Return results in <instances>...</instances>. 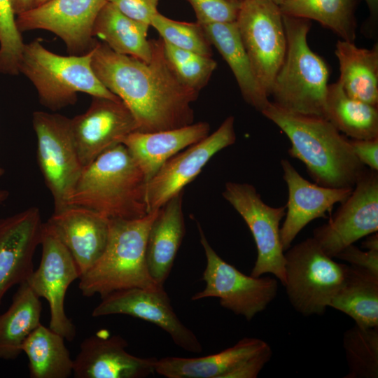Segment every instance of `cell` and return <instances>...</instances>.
Wrapping results in <instances>:
<instances>
[{"label": "cell", "instance_id": "cell-14", "mask_svg": "<svg viewBox=\"0 0 378 378\" xmlns=\"http://www.w3.org/2000/svg\"><path fill=\"white\" fill-rule=\"evenodd\" d=\"M236 139L234 118L230 115L212 134L169 159L147 182L148 213L159 209L172 197L183 192L211 158L234 144Z\"/></svg>", "mask_w": 378, "mask_h": 378}, {"label": "cell", "instance_id": "cell-36", "mask_svg": "<svg viewBox=\"0 0 378 378\" xmlns=\"http://www.w3.org/2000/svg\"><path fill=\"white\" fill-rule=\"evenodd\" d=\"M24 43L11 0H0V73L17 76Z\"/></svg>", "mask_w": 378, "mask_h": 378}, {"label": "cell", "instance_id": "cell-29", "mask_svg": "<svg viewBox=\"0 0 378 378\" xmlns=\"http://www.w3.org/2000/svg\"><path fill=\"white\" fill-rule=\"evenodd\" d=\"M42 304L27 281L19 284L11 304L0 314V359L14 360L40 324Z\"/></svg>", "mask_w": 378, "mask_h": 378}, {"label": "cell", "instance_id": "cell-44", "mask_svg": "<svg viewBox=\"0 0 378 378\" xmlns=\"http://www.w3.org/2000/svg\"><path fill=\"white\" fill-rule=\"evenodd\" d=\"M9 195L10 193L7 190L0 189V204L6 200Z\"/></svg>", "mask_w": 378, "mask_h": 378}, {"label": "cell", "instance_id": "cell-27", "mask_svg": "<svg viewBox=\"0 0 378 378\" xmlns=\"http://www.w3.org/2000/svg\"><path fill=\"white\" fill-rule=\"evenodd\" d=\"M149 26L134 20L106 1L92 27V36L101 39L113 52L148 62L152 57Z\"/></svg>", "mask_w": 378, "mask_h": 378}, {"label": "cell", "instance_id": "cell-42", "mask_svg": "<svg viewBox=\"0 0 378 378\" xmlns=\"http://www.w3.org/2000/svg\"><path fill=\"white\" fill-rule=\"evenodd\" d=\"M366 239L362 242V247L370 250H378L377 232L366 236Z\"/></svg>", "mask_w": 378, "mask_h": 378}, {"label": "cell", "instance_id": "cell-7", "mask_svg": "<svg viewBox=\"0 0 378 378\" xmlns=\"http://www.w3.org/2000/svg\"><path fill=\"white\" fill-rule=\"evenodd\" d=\"M284 256L290 303L303 316L323 315L343 284L346 265L325 253L313 237L290 246Z\"/></svg>", "mask_w": 378, "mask_h": 378}, {"label": "cell", "instance_id": "cell-11", "mask_svg": "<svg viewBox=\"0 0 378 378\" xmlns=\"http://www.w3.org/2000/svg\"><path fill=\"white\" fill-rule=\"evenodd\" d=\"M241 216L254 239L257 258L251 275L258 277L270 273L283 286L286 282L285 256L280 239V222L286 206L267 204L255 188L247 183L228 181L222 193Z\"/></svg>", "mask_w": 378, "mask_h": 378}, {"label": "cell", "instance_id": "cell-34", "mask_svg": "<svg viewBox=\"0 0 378 378\" xmlns=\"http://www.w3.org/2000/svg\"><path fill=\"white\" fill-rule=\"evenodd\" d=\"M150 26L165 43L203 56H212L211 45L197 22L176 21L158 12L152 18Z\"/></svg>", "mask_w": 378, "mask_h": 378}, {"label": "cell", "instance_id": "cell-9", "mask_svg": "<svg viewBox=\"0 0 378 378\" xmlns=\"http://www.w3.org/2000/svg\"><path fill=\"white\" fill-rule=\"evenodd\" d=\"M197 227L206 261L202 274L205 287L193 295L191 300L217 298L223 308L244 316L247 321L252 320L276 298L277 280L271 276L254 277L241 272L217 254L199 223Z\"/></svg>", "mask_w": 378, "mask_h": 378}, {"label": "cell", "instance_id": "cell-28", "mask_svg": "<svg viewBox=\"0 0 378 378\" xmlns=\"http://www.w3.org/2000/svg\"><path fill=\"white\" fill-rule=\"evenodd\" d=\"M365 328L378 327V274L346 265L342 285L329 306Z\"/></svg>", "mask_w": 378, "mask_h": 378}, {"label": "cell", "instance_id": "cell-1", "mask_svg": "<svg viewBox=\"0 0 378 378\" xmlns=\"http://www.w3.org/2000/svg\"><path fill=\"white\" fill-rule=\"evenodd\" d=\"M152 57L144 62L111 50L97 40L92 67L100 82L130 109L137 131L153 132L194 122L192 104L200 92L183 84L172 69L162 38L150 40Z\"/></svg>", "mask_w": 378, "mask_h": 378}, {"label": "cell", "instance_id": "cell-13", "mask_svg": "<svg viewBox=\"0 0 378 378\" xmlns=\"http://www.w3.org/2000/svg\"><path fill=\"white\" fill-rule=\"evenodd\" d=\"M272 355L264 340L244 337L214 354L158 359L155 372L167 378H256Z\"/></svg>", "mask_w": 378, "mask_h": 378}, {"label": "cell", "instance_id": "cell-38", "mask_svg": "<svg viewBox=\"0 0 378 378\" xmlns=\"http://www.w3.org/2000/svg\"><path fill=\"white\" fill-rule=\"evenodd\" d=\"M129 18L150 26L159 0H106Z\"/></svg>", "mask_w": 378, "mask_h": 378}, {"label": "cell", "instance_id": "cell-15", "mask_svg": "<svg viewBox=\"0 0 378 378\" xmlns=\"http://www.w3.org/2000/svg\"><path fill=\"white\" fill-rule=\"evenodd\" d=\"M39 266L34 270L27 284L40 298H45L50 312V328L66 340L76 335V326L66 314L64 300L70 284L80 277L77 265L67 248L43 223Z\"/></svg>", "mask_w": 378, "mask_h": 378}, {"label": "cell", "instance_id": "cell-16", "mask_svg": "<svg viewBox=\"0 0 378 378\" xmlns=\"http://www.w3.org/2000/svg\"><path fill=\"white\" fill-rule=\"evenodd\" d=\"M106 0H50L16 18L19 31L43 29L59 38L71 55L90 52L97 39L92 36L95 19Z\"/></svg>", "mask_w": 378, "mask_h": 378}, {"label": "cell", "instance_id": "cell-30", "mask_svg": "<svg viewBox=\"0 0 378 378\" xmlns=\"http://www.w3.org/2000/svg\"><path fill=\"white\" fill-rule=\"evenodd\" d=\"M323 117L352 139L378 137V108L349 96L339 81L328 85Z\"/></svg>", "mask_w": 378, "mask_h": 378}, {"label": "cell", "instance_id": "cell-43", "mask_svg": "<svg viewBox=\"0 0 378 378\" xmlns=\"http://www.w3.org/2000/svg\"><path fill=\"white\" fill-rule=\"evenodd\" d=\"M369 10L370 12L371 16L375 18L377 15L378 11V0H365Z\"/></svg>", "mask_w": 378, "mask_h": 378}, {"label": "cell", "instance_id": "cell-40", "mask_svg": "<svg viewBox=\"0 0 378 378\" xmlns=\"http://www.w3.org/2000/svg\"><path fill=\"white\" fill-rule=\"evenodd\" d=\"M353 151L366 167L378 171V137L371 139H349Z\"/></svg>", "mask_w": 378, "mask_h": 378}, {"label": "cell", "instance_id": "cell-18", "mask_svg": "<svg viewBox=\"0 0 378 378\" xmlns=\"http://www.w3.org/2000/svg\"><path fill=\"white\" fill-rule=\"evenodd\" d=\"M78 158L85 167L108 148L136 132V121L121 100L92 97L85 112L70 118Z\"/></svg>", "mask_w": 378, "mask_h": 378}, {"label": "cell", "instance_id": "cell-48", "mask_svg": "<svg viewBox=\"0 0 378 378\" xmlns=\"http://www.w3.org/2000/svg\"><path fill=\"white\" fill-rule=\"evenodd\" d=\"M230 1L235 2V3H239L241 0H230Z\"/></svg>", "mask_w": 378, "mask_h": 378}, {"label": "cell", "instance_id": "cell-21", "mask_svg": "<svg viewBox=\"0 0 378 378\" xmlns=\"http://www.w3.org/2000/svg\"><path fill=\"white\" fill-rule=\"evenodd\" d=\"M281 166L288 191L285 220L280 227L281 243L285 251L307 225L316 218H326V214L335 204L344 202L353 188H332L311 183L287 159L281 160Z\"/></svg>", "mask_w": 378, "mask_h": 378}, {"label": "cell", "instance_id": "cell-25", "mask_svg": "<svg viewBox=\"0 0 378 378\" xmlns=\"http://www.w3.org/2000/svg\"><path fill=\"white\" fill-rule=\"evenodd\" d=\"M201 26L211 45L230 66L244 101L261 113L270 101L255 75L236 22Z\"/></svg>", "mask_w": 378, "mask_h": 378}, {"label": "cell", "instance_id": "cell-23", "mask_svg": "<svg viewBox=\"0 0 378 378\" xmlns=\"http://www.w3.org/2000/svg\"><path fill=\"white\" fill-rule=\"evenodd\" d=\"M206 122L153 132H134L122 141L148 181L172 156L209 134Z\"/></svg>", "mask_w": 378, "mask_h": 378}, {"label": "cell", "instance_id": "cell-5", "mask_svg": "<svg viewBox=\"0 0 378 378\" xmlns=\"http://www.w3.org/2000/svg\"><path fill=\"white\" fill-rule=\"evenodd\" d=\"M283 21L286 51L270 96L288 111L323 117L329 69L308 45L310 20L283 15Z\"/></svg>", "mask_w": 378, "mask_h": 378}, {"label": "cell", "instance_id": "cell-20", "mask_svg": "<svg viewBox=\"0 0 378 378\" xmlns=\"http://www.w3.org/2000/svg\"><path fill=\"white\" fill-rule=\"evenodd\" d=\"M127 341L102 330L86 337L74 359L76 378H144L155 372V357L141 358L126 351Z\"/></svg>", "mask_w": 378, "mask_h": 378}, {"label": "cell", "instance_id": "cell-22", "mask_svg": "<svg viewBox=\"0 0 378 378\" xmlns=\"http://www.w3.org/2000/svg\"><path fill=\"white\" fill-rule=\"evenodd\" d=\"M109 221L91 209L69 206L53 212L46 223L72 255L80 276L103 253L108 237Z\"/></svg>", "mask_w": 378, "mask_h": 378}, {"label": "cell", "instance_id": "cell-45", "mask_svg": "<svg viewBox=\"0 0 378 378\" xmlns=\"http://www.w3.org/2000/svg\"><path fill=\"white\" fill-rule=\"evenodd\" d=\"M48 1L50 0H34V7L42 5Z\"/></svg>", "mask_w": 378, "mask_h": 378}, {"label": "cell", "instance_id": "cell-31", "mask_svg": "<svg viewBox=\"0 0 378 378\" xmlns=\"http://www.w3.org/2000/svg\"><path fill=\"white\" fill-rule=\"evenodd\" d=\"M65 339L40 324L22 346L29 360L31 378H67L73 374L74 360Z\"/></svg>", "mask_w": 378, "mask_h": 378}, {"label": "cell", "instance_id": "cell-47", "mask_svg": "<svg viewBox=\"0 0 378 378\" xmlns=\"http://www.w3.org/2000/svg\"><path fill=\"white\" fill-rule=\"evenodd\" d=\"M272 1L276 3V4L279 5L284 0H272Z\"/></svg>", "mask_w": 378, "mask_h": 378}, {"label": "cell", "instance_id": "cell-41", "mask_svg": "<svg viewBox=\"0 0 378 378\" xmlns=\"http://www.w3.org/2000/svg\"><path fill=\"white\" fill-rule=\"evenodd\" d=\"M15 15L24 13L34 7V0H11Z\"/></svg>", "mask_w": 378, "mask_h": 378}, {"label": "cell", "instance_id": "cell-24", "mask_svg": "<svg viewBox=\"0 0 378 378\" xmlns=\"http://www.w3.org/2000/svg\"><path fill=\"white\" fill-rule=\"evenodd\" d=\"M183 196V191L158 209L148 231L147 266L150 276L160 286H163L171 272L185 234Z\"/></svg>", "mask_w": 378, "mask_h": 378}, {"label": "cell", "instance_id": "cell-4", "mask_svg": "<svg viewBox=\"0 0 378 378\" xmlns=\"http://www.w3.org/2000/svg\"><path fill=\"white\" fill-rule=\"evenodd\" d=\"M158 209L136 219H110L106 248L97 262L79 277L83 295L102 298L131 288L159 286L150 276L146 258L147 237Z\"/></svg>", "mask_w": 378, "mask_h": 378}, {"label": "cell", "instance_id": "cell-26", "mask_svg": "<svg viewBox=\"0 0 378 378\" xmlns=\"http://www.w3.org/2000/svg\"><path fill=\"white\" fill-rule=\"evenodd\" d=\"M335 55L340 64L338 80L346 93L369 104L378 105V45L357 47L353 41L339 40Z\"/></svg>", "mask_w": 378, "mask_h": 378}, {"label": "cell", "instance_id": "cell-33", "mask_svg": "<svg viewBox=\"0 0 378 378\" xmlns=\"http://www.w3.org/2000/svg\"><path fill=\"white\" fill-rule=\"evenodd\" d=\"M343 346L349 369L345 378L378 377V327L355 324L344 332Z\"/></svg>", "mask_w": 378, "mask_h": 378}, {"label": "cell", "instance_id": "cell-17", "mask_svg": "<svg viewBox=\"0 0 378 378\" xmlns=\"http://www.w3.org/2000/svg\"><path fill=\"white\" fill-rule=\"evenodd\" d=\"M101 299V302L92 312L93 317L111 314L136 317L164 330L183 349L192 353L202 351V346L196 335L176 316L163 286L120 290Z\"/></svg>", "mask_w": 378, "mask_h": 378}, {"label": "cell", "instance_id": "cell-39", "mask_svg": "<svg viewBox=\"0 0 378 378\" xmlns=\"http://www.w3.org/2000/svg\"><path fill=\"white\" fill-rule=\"evenodd\" d=\"M335 258L355 267L363 268L378 274V250L362 251L351 244L342 249Z\"/></svg>", "mask_w": 378, "mask_h": 378}, {"label": "cell", "instance_id": "cell-10", "mask_svg": "<svg viewBox=\"0 0 378 378\" xmlns=\"http://www.w3.org/2000/svg\"><path fill=\"white\" fill-rule=\"evenodd\" d=\"M236 24L255 75L270 97L286 51L283 15L272 0H241Z\"/></svg>", "mask_w": 378, "mask_h": 378}, {"label": "cell", "instance_id": "cell-12", "mask_svg": "<svg viewBox=\"0 0 378 378\" xmlns=\"http://www.w3.org/2000/svg\"><path fill=\"white\" fill-rule=\"evenodd\" d=\"M378 231V171L367 167L349 196L313 238L334 258L345 247Z\"/></svg>", "mask_w": 378, "mask_h": 378}, {"label": "cell", "instance_id": "cell-32", "mask_svg": "<svg viewBox=\"0 0 378 378\" xmlns=\"http://www.w3.org/2000/svg\"><path fill=\"white\" fill-rule=\"evenodd\" d=\"M279 7L283 15L316 20L342 40L354 42V0H284Z\"/></svg>", "mask_w": 378, "mask_h": 378}, {"label": "cell", "instance_id": "cell-46", "mask_svg": "<svg viewBox=\"0 0 378 378\" xmlns=\"http://www.w3.org/2000/svg\"><path fill=\"white\" fill-rule=\"evenodd\" d=\"M5 170L4 168L0 165V178L4 174Z\"/></svg>", "mask_w": 378, "mask_h": 378}, {"label": "cell", "instance_id": "cell-3", "mask_svg": "<svg viewBox=\"0 0 378 378\" xmlns=\"http://www.w3.org/2000/svg\"><path fill=\"white\" fill-rule=\"evenodd\" d=\"M147 180L123 144H118L84 167L69 199L109 219H136L148 213Z\"/></svg>", "mask_w": 378, "mask_h": 378}, {"label": "cell", "instance_id": "cell-6", "mask_svg": "<svg viewBox=\"0 0 378 378\" xmlns=\"http://www.w3.org/2000/svg\"><path fill=\"white\" fill-rule=\"evenodd\" d=\"M92 54L91 50L83 55H57L34 39L24 43L19 73L31 82L41 104L52 111L75 104L80 92L121 100L96 76Z\"/></svg>", "mask_w": 378, "mask_h": 378}, {"label": "cell", "instance_id": "cell-19", "mask_svg": "<svg viewBox=\"0 0 378 378\" xmlns=\"http://www.w3.org/2000/svg\"><path fill=\"white\" fill-rule=\"evenodd\" d=\"M43 227L36 206L0 219V305L6 293L27 281L34 272L33 256Z\"/></svg>", "mask_w": 378, "mask_h": 378}, {"label": "cell", "instance_id": "cell-35", "mask_svg": "<svg viewBox=\"0 0 378 378\" xmlns=\"http://www.w3.org/2000/svg\"><path fill=\"white\" fill-rule=\"evenodd\" d=\"M164 52L180 81L198 92L206 86L217 66L216 62L211 57L180 49L165 42Z\"/></svg>", "mask_w": 378, "mask_h": 378}, {"label": "cell", "instance_id": "cell-8", "mask_svg": "<svg viewBox=\"0 0 378 378\" xmlns=\"http://www.w3.org/2000/svg\"><path fill=\"white\" fill-rule=\"evenodd\" d=\"M37 162L54 204V211L69 206V199L84 169L74 144L70 118L37 111L32 114Z\"/></svg>", "mask_w": 378, "mask_h": 378}, {"label": "cell", "instance_id": "cell-37", "mask_svg": "<svg viewBox=\"0 0 378 378\" xmlns=\"http://www.w3.org/2000/svg\"><path fill=\"white\" fill-rule=\"evenodd\" d=\"M200 25L236 21L239 3L230 0H188Z\"/></svg>", "mask_w": 378, "mask_h": 378}, {"label": "cell", "instance_id": "cell-2", "mask_svg": "<svg viewBox=\"0 0 378 378\" xmlns=\"http://www.w3.org/2000/svg\"><path fill=\"white\" fill-rule=\"evenodd\" d=\"M261 113L288 138V153L304 165L315 183L332 188H354L367 169L347 139L322 116L285 110L270 102Z\"/></svg>", "mask_w": 378, "mask_h": 378}]
</instances>
